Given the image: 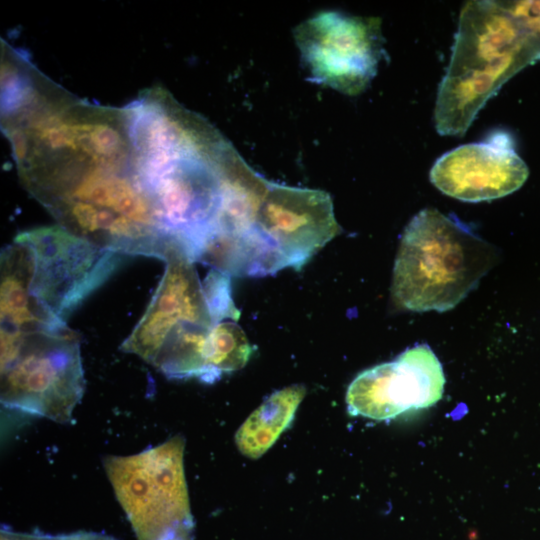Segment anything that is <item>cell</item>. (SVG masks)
Returning a JSON list of instances; mask_svg holds the SVG:
<instances>
[{"label":"cell","mask_w":540,"mask_h":540,"mask_svg":"<svg viewBox=\"0 0 540 540\" xmlns=\"http://www.w3.org/2000/svg\"><path fill=\"white\" fill-rule=\"evenodd\" d=\"M255 229L280 270H299L341 232L327 192L271 181L257 212Z\"/></svg>","instance_id":"8"},{"label":"cell","mask_w":540,"mask_h":540,"mask_svg":"<svg viewBox=\"0 0 540 540\" xmlns=\"http://www.w3.org/2000/svg\"><path fill=\"white\" fill-rule=\"evenodd\" d=\"M33 270V254L27 245L14 241L2 250L1 330L27 333L67 327L32 294Z\"/></svg>","instance_id":"12"},{"label":"cell","mask_w":540,"mask_h":540,"mask_svg":"<svg viewBox=\"0 0 540 540\" xmlns=\"http://www.w3.org/2000/svg\"><path fill=\"white\" fill-rule=\"evenodd\" d=\"M164 261V273L145 312L120 346L145 362L176 329H211L217 324L194 262L177 249L169 252Z\"/></svg>","instance_id":"10"},{"label":"cell","mask_w":540,"mask_h":540,"mask_svg":"<svg viewBox=\"0 0 540 540\" xmlns=\"http://www.w3.org/2000/svg\"><path fill=\"white\" fill-rule=\"evenodd\" d=\"M495 248L455 216L425 208L407 224L393 268V301L410 311L444 312L479 284Z\"/></svg>","instance_id":"3"},{"label":"cell","mask_w":540,"mask_h":540,"mask_svg":"<svg viewBox=\"0 0 540 540\" xmlns=\"http://www.w3.org/2000/svg\"><path fill=\"white\" fill-rule=\"evenodd\" d=\"M178 434L129 456H106L104 469L138 540H192L193 518Z\"/></svg>","instance_id":"5"},{"label":"cell","mask_w":540,"mask_h":540,"mask_svg":"<svg viewBox=\"0 0 540 540\" xmlns=\"http://www.w3.org/2000/svg\"><path fill=\"white\" fill-rule=\"evenodd\" d=\"M310 80L357 95L376 75L383 57L380 20L323 11L294 30Z\"/></svg>","instance_id":"7"},{"label":"cell","mask_w":540,"mask_h":540,"mask_svg":"<svg viewBox=\"0 0 540 540\" xmlns=\"http://www.w3.org/2000/svg\"><path fill=\"white\" fill-rule=\"evenodd\" d=\"M527 176V166L505 133L458 146L439 157L430 170L436 188L465 202L504 197L520 188Z\"/></svg>","instance_id":"11"},{"label":"cell","mask_w":540,"mask_h":540,"mask_svg":"<svg viewBox=\"0 0 540 540\" xmlns=\"http://www.w3.org/2000/svg\"><path fill=\"white\" fill-rule=\"evenodd\" d=\"M306 394L295 384L274 392L240 426L235 435L238 450L246 457H261L291 424Z\"/></svg>","instance_id":"13"},{"label":"cell","mask_w":540,"mask_h":540,"mask_svg":"<svg viewBox=\"0 0 540 540\" xmlns=\"http://www.w3.org/2000/svg\"><path fill=\"white\" fill-rule=\"evenodd\" d=\"M14 241L32 251V294L64 321L109 279L123 256L59 225L21 232Z\"/></svg>","instance_id":"6"},{"label":"cell","mask_w":540,"mask_h":540,"mask_svg":"<svg viewBox=\"0 0 540 540\" xmlns=\"http://www.w3.org/2000/svg\"><path fill=\"white\" fill-rule=\"evenodd\" d=\"M19 176L72 234L121 255L164 258L169 238L138 170L133 140L120 127L100 121L71 125Z\"/></svg>","instance_id":"1"},{"label":"cell","mask_w":540,"mask_h":540,"mask_svg":"<svg viewBox=\"0 0 540 540\" xmlns=\"http://www.w3.org/2000/svg\"><path fill=\"white\" fill-rule=\"evenodd\" d=\"M203 287L217 324L226 318L238 320L240 313L232 299L230 276L212 269L203 281Z\"/></svg>","instance_id":"15"},{"label":"cell","mask_w":540,"mask_h":540,"mask_svg":"<svg viewBox=\"0 0 540 540\" xmlns=\"http://www.w3.org/2000/svg\"><path fill=\"white\" fill-rule=\"evenodd\" d=\"M3 406L57 423L71 420L85 389L79 335L58 330H1Z\"/></svg>","instance_id":"4"},{"label":"cell","mask_w":540,"mask_h":540,"mask_svg":"<svg viewBox=\"0 0 540 540\" xmlns=\"http://www.w3.org/2000/svg\"><path fill=\"white\" fill-rule=\"evenodd\" d=\"M211 367L217 380L237 371L249 360L253 347L242 328L234 321H222L210 332Z\"/></svg>","instance_id":"14"},{"label":"cell","mask_w":540,"mask_h":540,"mask_svg":"<svg viewBox=\"0 0 540 540\" xmlns=\"http://www.w3.org/2000/svg\"><path fill=\"white\" fill-rule=\"evenodd\" d=\"M538 57L540 39L527 32L503 2H468L438 88L434 113L438 133L463 135L487 100Z\"/></svg>","instance_id":"2"},{"label":"cell","mask_w":540,"mask_h":540,"mask_svg":"<svg viewBox=\"0 0 540 540\" xmlns=\"http://www.w3.org/2000/svg\"><path fill=\"white\" fill-rule=\"evenodd\" d=\"M445 382L442 365L432 349L417 345L391 362L358 374L347 389L348 411L373 420L393 419L435 405Z\"/></svg>","instance_id":"9"},{"label":"cell","mask_w":540,"mask_h":540,"mask_svg":"<svg viewBox=\"0 0 540 540\" xmlns=\"http://www.w3.org/2000/svg\"><path fill=\"white\" fill-rule=\"evenodd\" d=\"M0 540H117L112 536L90 531H77L69 534H42L15 532L7 528H2Z\"/></svg>","instance_id":"16"}]
</instances>
